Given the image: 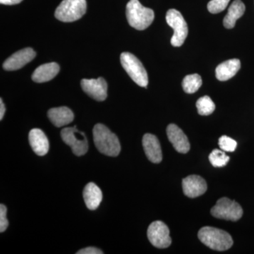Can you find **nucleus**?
Returning <instances> with one entry per match:
<instances>
[{
  "mask_svg": "<svg viewBox=\"0 0 254 254\" xmlns=\"http://www.w3.org/2000/svg\"><path fill=\"white\" fill-rule=\"evenodd\" d=\"M93 140L97 149L107 156L117 157L121 151L119 138L109 128L102 124H97L93 130Z\"/></svg>",
  "mask_w": 254,
  "mask_h": 254,
  "instance_id": "1",
  "label": "nucleus"
},
{
  "mask_svg": "<svg viewBox=\"0 0 254 254\" xmlns=\"http://www.w3.org/2000/svg\"><path fill=\"white\" fill-rule=\"evenodd\" d=\"M127 21L131 27L143 31L149 27L155 18L154 11L145 7L138 0H130L127 5Z\"/></svg>",
  "mask_w": 254,
  "mask_h": 254,
  "instance_id": "2",
  "label": "nucleus"
},
{
  "mask_svg": "<svg viewBox=\"0 0 254 254\" xmlns=\"http://www.w3.org/2000/svg\"><path fill=\"white\" fill-rule=\"evenodd\" d=\"M198 237L203 245L219 252L228 250L233 245V240L230 234L215 227H202Z\"/></svg>",
  "mask_w": 254,
  "mask_h": 254,
  "instance_id": "3",
  "label": "nucleus"
},
{
  "mask_svg": "<svg viewBox=\"0 0 254 254\" xmlns=\"http://www.w3.org/2000/svg\"><path fill=\"white\" fill-rule=\"evenodd\" d=\"M122 66L137 85L147 88L148 83V73L141 61L130 53H122L120 56Z\"/></svg>",
  "mask_w": 254,
  "mask_h": 254,
  "instance_id": "4",
  "label": "nucleus"
},
{
  "mask_svg": "<svg viewBox=\"0 0 254 254\" xmlns=\"http://www.w3.org/2000/svg\"><path fill=\"white\" fill-rule=\"evenodd\" d=\"M86 0H63L55 11V17L63 22H73L86 14Z\"/></svg>",
  "mask_w": 254,
  "mask_h": 254,
  "instance_id": "5",
  "label": "nucleus"
},
{
  "mask_svg": "<svg viewBox=\"0 0 254 254\" xmlns=\"http://www.w3.org/2000/svg\"><path fill=\"white\" fill-rule=\"evenodd\" d=\"M210 213L215 218L235 222L242 218L243 209L236 201L223 197L217 201Z\"/></svg>",
  "mask_w": 254,
  "mask_h": 254,
  "instance_id": "6",
  "label": "nucleus"
},
{
  "mask_svg": "<svg viewBox=\"0 0 254 254\" xmlns=\"http://www.w3.org/2000/svg\"><path fill=\"white\" fill-rule=\"evenodd\" d=\"M166 21L174 29L171 38V44L174 47H180L185 43L188 36V26L180 11L175 9L168 10L166 14Z\"/></svg>",
  "mask_w": 254,
  "mask_h": 254,
  "instance_id": "7",
  "label": "nucleus"
},
{
  "mask_svg": "<svg viewBox=\"0 0 254 254\" xmlns=\"http://www.w3.org/2000/svg\"><path fill=\"white\" fill-rule=\"evenodd\" d=\"M63 141L71 147L73 154L81 156L88 150V140L83 132L79 131L76 127H66L61 131Z\"/></svg>",
  "mask_w": 254,
  "mask_h": 254,
  "instance_id": "8",
  "label": "nucleus"
},
{
  "mask_svg": "<svg viewBox=\"0 0 254 254\" xmlns=\"http://www.w3.org/2000/svg\"><path fill=\"white\" fill-rule=\"evenodd\" d=\"M147 235L150 243L156 248L165 249L171 245L170 230L163 222H152L148 227Z\"/></svg>",
  "mask_w": 254,
  "mask_h": 254,
  "instance_id": "9",
  "label": "nucleus"
},
{
  "mask_svg": "<svg viewBox=\"0 0 254 254\" xmlns=\"http://www.w3.org/2000/svg\"><path fill=\"white\" fill-rule=\"evenodd\" d=\"M81 88L87 95L97 101H104L108 96V84L104 78L82 79Z\"/></svg>",
  "mask_w": 254,
  "mask_h": 254,
  "instance_id": "10",
  "label": "nucleus"
},
{
  "mask_svg": "<svg viewBox=\"0 0 254 254\" xmlns=\"http://www.w3.org/2000/svg\"><path fill=\"white\" fill-rule=\"evenodd\" d=\"M36 56V53L32 48H24L16 52L7 60H5L3 64V68L6 71L20 69L34 59Z\"/></svg>",
  "mask_w": 254,
  "mask_h": 254,
  "instance_id": "11",
  "label": "nucleus"
},
{
  "mask_svg": "<svg viewBox=\"0 0 254 254\" xmlns=\"http://www.w3.org/2000/svg\"><path fill=\"white\" fill-rule=\"evenodd\" d=\"M184 193L190 198H196L205 193L206 182L198 175H190L182 180Z\"/></svg>",
  "mask_w": 254,
  "mask_h": 254,
  "instance_id": "12",
  "label": "nucleus"
},
{
  "mask_svg": "<svg viewBox=\"0 0 254 254\" xmlns=\"http://www.w3.org/2000/svg\"><path fill=\"white\" fill-rule=\"evenodd\" d=\"M167 135L169 141L173 144L177 152L180 153H187L190 151V141L186 134L180 127L174 124H170L167 127Z\"/></svg>",
  "mask_w": 254,
  "mask_h": 254,
  "instance_id": "13",
  "label": "nucleus"
},
{
  "mask_svg": "<svg viewBox=\"0 0 254 254\" xmlns=\"http://www.w3.org/2000/svg\"><path fill=\"white\" fill-rule=\"evenodd\" d=\"M142 143L148 160L153 163H160L163 160V153L158 138L151 133H146L143 137Z\"/></svg>",
  "mask_w": 254,
  "mask_h": 254,
  "instance_id": "14",
  "label": "nucleus"
},
{
  "mask_svg": "<svg viewBox=\"0 0 254 254\" xmlns=\"http://www.w3.org/2000/svg\"><path fill=\"white\" fill-rule=\"evenodd\" d=\"M30 145L36 154L46 155L49 151L50 144L48 137L40 128H33L28 136Z\"/></svg>",
  "mask_w": 254,
  "mask_h": 254,
  "instance_id": "15",
  "label": "nucleus"
},
{
  "mask_svg": "<svg viewBox=\"0 0 254 254\" xmlns=\"http://www.w3.org/2000/svg\"><path fill=\"white\" fill-rule=\"evenodd\" d=\"M48 118L57 127H62L72 123L74 115L67 107H60L50 109L48 113Z\"/></svg>",
  "mask_w": 254,
  "mask_h": 254,
  "instance_id": "16",
  "label": "nucleus"
},
{
  "mask_svg": "<svg viewBox=\"0 0 254 254\" xmlns=\"http://www.w3.org/2000/svg\"><path fill=\"white\" fill-rule=\"evenodd\" d=\"M60 71L58 64L50 63L41 65L35 70L32 79L36 83H45L51 81L58 75Z\"/></svg>",
  "mask_w": 254,
  "mask_h": 254,
  "instance_id": "17",
  "label": "nucleus"
},
{
  "mask_svg": "<svg viewBox=\"0 0 254 254\" xmlns=\"http://www.w3.org/2000/svg\"><path fill=\"white\" fill-rule=\"evenodd\" d=\"M83 195L87 208L91 210H96L103 200L101 190L93 182H90L85 187Z\"/></svg>",
  "mask_w": 254,
  "mask_h": 254,
  "instance_id": "18",
  "label": "nucleus"
},
{
  "mask_svg": "<svg viewBox=\"0 0 254 254\" xmlns=\"http://www.w3.org/2000/svg\"><path fill=\"white\" fill-rule=\"evenodd\" d=\"M241 68L240 60L232 59L219 64L215 69V75L219 81H225L235 76Z\"/></svg>",
  "mask_w": 254,
  "mask_h": 254,
  "instance_id": "19",
  "label": "nucleus"
},
{
  "mask_svg": "<svg viewBox=\"0 0 254 254\" xmlns=\"http://www.w3.org/2000/svg\"><path fill=\"white\" fill-rule=\"evenodd\" d=\"M245 5L241 0H235L228 9V12L223 20L224 26L231 29L235 26L237 20L245 12Z\"/></svg>",
  "mask_w": 254,
  "mask_h": 254,
  "instance_id": "20",
  "label": "nucleus"
},
{
  "mask_svg": "<svg viewBox=\"0 0 254 254\" xmlns=\"http://www.w3.org/2000/svg\"><path fill=\"white\" fill-rule=\"evenodd\" d=\"M202 86V78L198 73L187 75L182 81L184 91L187 93H194Z\"/></svg>",
  "mask_w": 254,
  "mask_h": 254,
  "instance_id": "21",
  "label": "nucleus"
},
{
  "mask_svg": "<svg viewBox=\"0 0 254 254\" xmlns=\"http://www.w3.org/2000/svg\"><path fill=\"white\" fill-rule=\"evenodd\" d=\"M196 108L200 115L207 116L213 113L215 109V105L210 97L205 95L197 100Z\"/></svg>",
  "mask_w": 254,
  "mask_h": 254,
  "instance_id": "22",
  "label": "nucleus"
},
{
  "mask_svg": "<svg viewBox=\"0 0 254 254\" xmlns=\"http://www.w3.org/2000/svg\"><path fill=\"white\" fill-rule=\"evenodd\" d=\"M209 161L215 168H222L225 166L230 160V157L225 154V152L215 149L209 155Z\"/></svg>",
  "mask_w": 254,
  "mask_h": 254,
  "instance_id": "23",
  "label": "nucleus"
},
{
  "mask_svg": "<svg viewBox=\"0 0 254 254\" xmlns=\"http://www.w3.org/2000/svg\"><path fill=\"white\" fill-rule=\"evenodd\" d=\"M230 0H211L208 4V9L211 14H218L226 9Z\"/></svg>",
  "mask_w": 254,
  "mask_h": 254,
  "instance_id": "24",
  "label": "nucleus"
},
{
  "mask_svg": "<svg viewBox=\"0 0 254 254\" xmlns=\"http://www.w3.org/2000/svg\"><path fill=\"white\" fill-rule=\"evenodd\" d=\"M219 145L224 151L234 152L236 149L237 143L230 137L222 136L219 138Z\"/></svg>",
  "mask_w": 254,
  "mask_h": 254,
  "instance_id": "25",
  "label": "nucleus"
},
{
  "mask_svg": "<svg viewBox=\"0 0 254 254\" xmlns=\"http://www.w3.org/2000/svg\"><path fill=\"white\" fill-rule=\"evenodd\" d=\"M7 209L4 205H0V232H4L9 226V221L6 218Z\"/></svg>",
  "mask_w": 254,
  "mask_h": 254,
  "instance_id": "26",
  "label": "nucleus"
},
{
  "mask_svg": "<svg viewBox=\"0 0 254 254\" xmlns=\"http://www.w3.org/2000/svg\"><path fill=\"white\" fill-rule=\"evenodd\" d=\"M103 252L99 249L95 248V247H86L78 251L77 254H103Z\"/></svg>",
  "mask_w": 254,
  "mask_h": 254,
  "instance_id": "27",
  "label": "nucleus"
},
{
  "mask_svg": "<svg viewBox=\"0 0 254 254\" xmlns=\"http://www.w3.org/2000/svg\"><path fill=\"white\" fill-rule=\"evenodd\" d=\"M23 0H0V3L4 5H14L19 4Z\"/></svg>",
  "mask_w": 254,
  "mask_h": 254,
  "instance_id": "28",
  "label": "nucleus"
},
{
  "mask_svg": "<svg viewBox=\"0 0 254 254\" xmlns=\"http://www.w3.org/2000/svg\"><path fill=\"white\" fill-rule=\"evenodd\" d=\"M5 106L4 103H3L2 99H0V120H2L3 118H4V115L5 113Z\"/></svg>",
  "mask_w": 254,
  "mask_h": 254,
  "instance_id": "29",
  "label": "nucleus"
}]
</instances>
